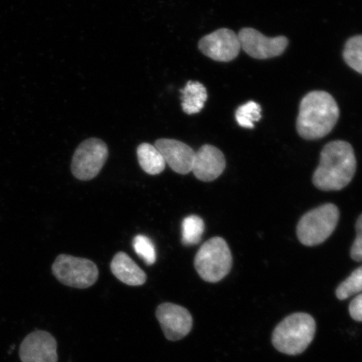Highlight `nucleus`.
Here are the masks:
<instances>
[{
  "instance_id": "f257e3e1",
  "label": "nucleus",
  "mask_w": 362,
  "mask_h": 362,
  "mask_svg": "<svg viewBox=\"0 0 362 362\" xmlns=\"http://www.w3.org/2000/svg\"><path fill=\"white\" fill-rule=\"evenodd\" d=\"M356 170V160L351 144L341 140L332 141L320 153L313 183L321 191H339L350 184Z\"/></svg>"
},
{
  "instance_id": "f03ea898",
  "label": "nucleus",
  "mask_w": 362,
  "mask_h": 362,
  "mask_svg": "<svg viewBox=\"0 0 362 362\" xmlns=\"http://www.w3.org/2000/svg\"><path fill=\"white\" fill-rule=\"evenodd\" d=\"M339 117L338 104L324 90H314L302 99L297 119V131L305 139L325 137L336 126Z\"/></svg>"
},
{
  "instance_id": "7ed1b4c3",
  "label": "nucleus",
  "mask_w": 362,
  "mask_h": 362,
  "mask_svg": "<svg viewBox=\"0 0 362 362\" xmlns=\"http://www.w3.org/2000/svg\"><path fill=\"white\" fill-rule=\"evenodd\" d=\"M315 321L306 313L288 315L274 330L272 342L279 351L289 356L304 352L313 341Z\"/></svg>"
},
{
  "instance_id": "20e7f679",
  "label": "nucleus",
  "mask_w": 362,
  "mask_h": 362,
  "mask_svg": "<svg viewBox=\"0 0 362 362\" xmlns=\"http://www.w3.org/2000/svg\"><path fill=\"white\" fill-rule=\"evenodd\" d=\"M194 265L198 274L206 282L221 281L230 273L233 266L232 252L228 243L220 237L208 240L199 249Z\"/></svg>"
},
{
  "instance_id": "39448f33",
  "label": "nucleus",
  "mask_w": 362,
  "mask_h": 362,
  "mask_svg": "<svg viewBox=\"0 0 362 362\" xmlns=\"http://www.w3.org/2000/svg\"><path fill=\"white\" fill-rule=\"evenodd\" d=\"M339 211L334 204H325L302 217L297 226L298 238L305 246L323 243L336 229Z\"/></svg>"
},
{
  "instance_id": "423d86ee",
  "label": "nucleus",
  "mask_w": 362,
  "mask_h": 362,
  "mask_svg": "<svg viewBox=\"0 0 362 362\" xmlns=\"http://www.w3.org/2000/svg\"><path fill=\"white\" fill-rule=\"evenodd\" d=\"M59 282L71 288H88L97 282L99 272L93 261L71 255H59L52 265Z\"/></svg>"
},
{
  "instance_id": "0eeeda50",
  "label": "nucleus",
  "mask_w": 362,
  "mask_h": 362,
  "mask_svg": "<svg viewBox=\"0 0 362 362\" xmlns=\"http://www.w3.org/2000/svg\"><path fill=\"white\" fill-rule=\"evenodd\" d=\"M108 157L107 144L99 139L85 140L76 149L71 161L72 175L80 180H92L100 173Z\"/></svg>"
},
{
  "instance_id": "6e6552de",
  "label": "nucleus",
  "mask_w": 362,
  "mask_h": 362,
  "mask_svg": "<svg viewBox=\"0 0 362 362\" xmlns=\"http://www.w3.org/2000/svg\"><path fill=\"white\" fill-rule=\"evenodd\" d=\"M156 315L163 333L170 341H180L192 332V315L182 306L163 303L157 307Z\"/></svg>"
},
{
  "instance_id": "1a4fd4ad",
  "label": "nucleus",
  "mask_w": 362,
  "mask_h": 362,
  "mask_svg": "<svg viewBox=\"0 0 362 362\" xmlns=\"http://www.w3.org/2000/svg\"><path fill=\"white\" fill-rule=\"evenodd\" d=\"M238 35L243 51L247 55L260 60L282 55L288 44L285 36L267 37L252 28H243Z\"/></svg>"
},
{
  "instance_id": "9d476101",
  "label": "nucleus",
  "mask_w": 362,
  "mask_h": 362,
  "mask_svg": "<svg viewBox=\"0 0 362 362\" xmlns=\"http://www.w3.org/2000/svg\"><path fill=\"white\" fill-rule=\"evenodd\" d=\"M199 49L212 60L228 62L238 56L241 44L238 34L223 28L204 36L199 42Z\"/></svg>"
},
{
  "instance_id": "9b49d317",
  "label": "nucleus",
  "mask_w": 362,
  "mask_h": 362,
  "mask_svg": "<svg viewBox=\"0 0 362 362\" xmlns=\"http://www.w3.org/2000/svg\"><path fill=\"white\" fill-rule=\"evenodd\" d=\"M19 354L21 362H57V342L51 333L35 330L23 339Z\"/></svg>"
},
{
  "instance_id": "f8f14e48",
  "label": "nucleus",
  "mask_w": 362,
  "mask_h": 362,
  "mask_svg": "<svg viewBox=\"0 0 362 362\" xmlns=\"http://www.w3.org/2000/svg\"><path fill=\"white\" fill-rule=\"evenodd\" d=\"M155 146L164 157L166 164L176 173L187 175L192 171L196 152L187 144L175 139H161L157 140Z\"/></svg>"
},
{
  "instance_id": "ddd939ff",
  "label": "nucleus",
  "mask_w": 362,
  "mask_h": 362,
  "mask_svg": "<svg viewBox=\"0 0 362 362\" xmlns=\"http://www.w3.org/2000/svg\"><path fill=\"white\" fill-rule=\"evenodd\" d=\"M225 168V156L216 147L206 144L196 152L192 172L198 180L209 182L218 178Z\"/></svg>"
},
{
  "instance_id": "4468645a",
  "label": "nucleus",
  "mask_w": 362,
  "mask_h": 362,
  "mask_svg": "<svg viewBox=\"0 0 362 362\" xmlns=\"http://www.w3.org/2000/svg\"><path fill=\"white\" fill-rule=\"evenodd\" d=\"M111 270L117 279L129 286H140L147 280L146 274L124 252H117L113 257Z\"/></svg>"
},
{
  "instance_id": "2eb2a0df",
  "label": "nucleus",
  "mask_w": 362,
  "mask_h": 362,
  "mask_svg": "<svg viewBox=\"0 0 362 362\" xmlns=\"http://www.w3.org/2000/svg\"><path fill=\"white\" fill-rule=\"evenodd\" d=\"M180 93L185 113L191 115L203 110L208 97L205 86L199 81H189Z\"/></svg>"
},
{
  "instance_id": "dca6fc26",
  "label": "nucleus",
  "mask_w": 362,
  "mask_h": 362,
  "mask_svg": "<svg viewBox=\"0 0 362 362\" xmlns=\"http://www.w3.org/2000/svg\"><path fill=\"white\" fill-rule=\"evenodd\" d=\"M139 165L147 174H160L165 168L166 163L158 149L151 144L144 143L137 148Z\"/></svg>"
},
{
  "instance_id": "f3484780",
  "label": "nucleus",
  "mask_w": 362,
  "mask_h": 362,
  "mask_svg": "<svg viewBox=\"0 0 362 362\" xmlns=\"http://www.w3.org/2000/svg\"><path fill=\"white\" fill-rule=\"evenodd\" d=\"M205 230V223L200 216L192 215L182 221V239L185 246H192L200 243Z\"/></svg>"
},
{
  "instance_id": "a211bd4d",
  "label": "nucleus",
  "mask_w": 362,
  "mask_h": 362,
  "mask_svg": "<svg viewBox=\"0 0 362 362\" xmlns=\"http://www.w3.org/2000/svg\"><path fill=\"white\" fill-rule=\"evenodd\" d=\"M343 57L348 66L362 74V35H356L347 40Z\"/></svg>"
},
{
  "instance_id": "6ab92c4d",
  "label": "nucleus",
  "mask_w": 362,
  "mask_h": 362,
  "mask_svg": "<svg viewBox=\"0 0 362 362\" xmlns=\"http://www.w3.org/2000/svg\"><path fill=\"white\" fill-rule=\"evenodd\" d=\"M235 117L238 124L243 128L253 129L255 122L261 119L262 107L256 102H248L238 108Z\"/></svg>"
},
{
  "instance_id": "aec40b11",
  "label": "nucleus",
  "mask_w": 362,
  "mask_h": 362,
  "mask_svg": "<svg viewBox=\"0 0 362 362\" xmlns=\"http://www.w3.org/2000/svg\"><path fill=\"white\" fill-rule=\"evenodd\" d=\"M362 292V266L356 269L345 281L339 285L337 296L339 300H344Z\"/></svg>"
},
{
  "instance_id": "412c9836",
  "label": "nucleus",
  "mask_w": 362,
  "mask_h": 362,
  "mask_svg": "<svg viewBox=\"0 0 362 362\" xmlns=\"http://www.w3.org/2000/svg\"><path fill=\"white\" fill-rule=\"evenodd\" d=\"M134 249L140 259L147 265H153L156 261V247L153 242L144 235H138L134 239Z\"/></svg>"
},
{
  "instance_id": "4be33fe9",
  "label": "nucleus",
  "mask_w": 362,
  "mask_h": 362,
  "mask_svg": "<svg viewBox=\"0 0 362 362\" xmlns=\"http://www.w3.org/2000/svg\"><path fill=\"white\" fill-rule=\"evenodd\" d=\"M356 238L351 247V256L353 260L362 261V214L356 221Z\"/></svg>"
},
{
  "instance_id": "5701e85b",
  "label": "nucleus",
  "mask_w": 362,
  "mask_h": 362,
  "mask_svg": "<svg viewBox=\"0 0 362 362\" xmlns=\"http://www.w3.org/2000/svg\"><path fill=\"white\" fill-rule=\"evenodd\" d=\"M350 315L353 320L362 322V294L357 296L351 303Z\"/></svg>"
}]
</instances>
